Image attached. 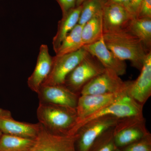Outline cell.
<instances>
[{
	"mask_svg": "<svg viewBox=\"0 0 151 151\" xmlns=\"http://www.w3.org/2000/svg\"><path fill=\"white\" fill-rule=\"evenodd\" d=\"M82 7L81 5L71 10L63 15L62 18L58 22L57 31L52 39V46L55 52H56L68 33L78 24Z\"/></svg>",
	"mask_w": 151,
	"mask_h": 151,
	"instance_id": "obj_17",
	"label": "cell"
},
{
	"mask_svg": "<svg viewBox=\"0 0 151 151\" xmlns=\"http://www.w3.org/2000/svg\"><path fill=\"white\" fill-rule=\"evenodd\" d=\"M127 89L115 93L80 95L76 108L78 116L77 122L113 103L124 94H127Z\"/></svg>",
	"mask_w": 151,
	"mask_h": 151,
	"instance_id": "obj_13",
	"label": "cell"
},
{
	"mask_svg": "<svg viewBox=\"0 0 151 151\" xmlns=\"http://www.w3.org/2000/svg\"><path fill=\"white\" fill-rule=\"evenodd\" d=\"M141 73L135 81H130L127 94L144 106L151 96V51L149 52Z\"/></svg>",
	"mask_w": 151,
	"mask_h": 151,
	"instance_id": "obj_12",
	"label": "cell"
},
{
	"mask_svg": "<svg viewBox=\"0 0 151 151\" xmlns=\"http://www.w3.org/2000/svg\"><path fill=\"white\" fill-rule=\"evenodd\" d=\"M114 128L107 131L98 138L94 143L90 151H115L117 147L113 139Z\"/></svg>",
	"mask_w": 151,
	"mask_h": 151,
	"instance_id": "obj_23",
	"label": "cell"
},
{
	"mask_svg": "<svg viewBox=\"0 0 151 151\" xmlns=\"http://www.w3.org/2000/svg\"><path fill=\"white\" fill-rule=\"evenodd\" d=\"M151 134L124 147V151H151Z\"/></svg>",
	"mask_w": 151,
	"mask_h": 151,
	"instance_id": "obj_24",
	"label": "cell"
},
{
	"mask_svg": "<svg viewBox=\"0 0 151 151\" xmlns=\"http://www.w3.org/2000/svg\"><path fill=\"white\" fill-rule=\"evenodd\" d=\"M103 41L108 49L119 59L129 60L133 67L140 70L147 51L142 42L127 31L104 33Z\"/></svg>",
	"mask_w": 151,
	"mask_h": 151,
	"instance_id": "obj_1",
	"label": "cell"
},
{
	"mask_svg": "<svg viewBox=\"0 0 151 151\" xmlns=\"http://www.w3.org/2000/svg\"><path fill=\"white\" fill-rule=\"evenodd\" d=\"M0 77H1V75H0Z\"/></svg>",
	"mask_w": 151,
	"mask_h": 151,
	"instance_id": "obj_32",
	"label": "cell"
},
{
	"mask_svg": "<svg viewBox=\"0 0 151 151\" xmlns=\"http://www.w3.org/2000/svg\"><path fill=\"white\" fill-rule=\"evenodd\" d=\"M87 0H76V7L81 5L84 2Z\"/></svg>",
	"mask_w": 151,
	"mask_h": 151,
	"instance_id": "obj_29",
	"label": "cell"
},
{
	"mask_svg": "<svg viewBox=\"0 0 151 151\" xmlns=\"http://www.w3.org/2000/svg\"><path fill=\"white\" fill-rule=\"evenodd\" d=\"M59 5L62 16L76 7V0H55Z\"/></svg>",
	"mask_w": 151,
	"mask_h": 151,
	"instance_id": "obj_26",
	"label": "cell"
},
{
	"mask_svg": "<svg viewBox=\"0 0 151 151\" xmlns=\"http://www.w3.org/2000/svg\"><path fill=\"white\" fill-rule=\"evenodd\" d=\"M40 124L19 122L13 118L10 111L0 108V131L3 134L35 139Z\"/></svg>",
	"mask_w": 151,
	"mask_h": 151,
	"instance_id": "obj_14",
	"label": "cell"
},
{
	"mask_svg": "<svg viewBox=\"0 0 151 151\" xmlns=\"http://www.w3.org/2000/svg\"><path fill=\"white\" fill-rule=\"evenodd\" d=\"M105 70L97 58L88 52L83 60L66 76L64 85L72 92L80 95L84 86L102 74Z\"/></svg>",
	"mask_w": 151,
	"mask_h": 151,
	"instance_id": "obj_4",
	"label": "cell"
},
{
	"mask_svg": "<svg viewBox=\"0 0 151 151\" xmlns=\"http://www.w3.org/2000/svg\"><path fill=\"white\" fill-rule=\"evenodd\" d=\"M37 115L40 124L57 134H72L78 120L76 108L50 103H39Z\"/></svg>",
	"mask_w": 151,
	"mask_h": 151,
	"instance_id": "obj_2",
	"label": "cell"
},
{
	"mask_svg": "<svg viewBox=\"0 0 151 151\" xmlns=\"http://www.w3.org/2000/svg\"><path fill=\"white\" fill-rule=\"evenodd\" d=\"M127 31L138 38L149 52L151 51V19L134 18Z\"/></svg>",
	"mask_w": 151,
	"mask_h": 151,
	"instance_id": "obj_18",
	"label": "cell"
},
{
	"mask_svg": "<svg viewBox=\"0 0 151 151\" xmlns=\"http://www.w3.org/2000/svg\"><path fill=\"white\" fill-rule=\"evenodd\" d=\"M52 57L50 54L47 45H42L35 68L27 80L28 86L32 91L37 94L50 73L52 66Z\"/></svg>",
	"mask_w": 151,
	"mask_h": 151,
	"instance_id": "obj_16",
	"label": "cell"
},
{
	"mask_svg": "<svg viewBox=\"0 0 151 151\" xmlns=\"http://www.w3.org/2000/svg\"><path fill=\"white\" fill-rule=\"evenodd\" d=\"M76 134L60 135L52 133L40 124L39 132L29 151H76Z\"/></svg>",
	"mask_w": 151,
	"mask_h": 151,
	"instance_id": "obj_8",
	"label": "cell"
},
{
	"mask_svg": "<svg viewBox=\"0 0 151 151\" xmlns=\"http://www.w3.org/2000/svg\"><path fill=\"white\" fill-rule=\"evenodd\" d=\"M130 81H124L114 71L105 69L81 89L80 95H94L115 93L126 90Z\"/></svg>",
	"mask_w": 151,
	"mask_h": 151,
	"instance_id": "obj_9",
	"label": "cell"
},
{
	"mask_svg": "<svg viewBox=\"0 0 151 151\" xmlns=\"http://www.w3.org/2000/svg\"><path fill=\"white\" fill-rule=\"evenodd\" d=\"M121 119L113 116L97 118L82 126L76 133L78 151H90L95 142L104 133L114 128Z\"/></svg>",
	"mask_w": 151,
	"mask_h": 151,
	"instance_id": "obj_6",
	"label": "cell"
},
{
	"mask_svg": "<svg viewBox=\"0 0 151 151\" xmlns=\"http://www.w3.org/2000/svg\"><path fill=\"white\" fill-rule=\"evenodd\" d=\"M37 94L39 103H50L76 108L80 95L64 85H42Z\"/></svg>",
	"mask_w": 151,
	"mask_h": 151,
	"instance_id": "obj_11",
	"label": "cell"
},
{
	"mask_svg": "<svg viewBox=\"0 0 151 151\" xmlns=\"http://www.w3.org/2000/svg\"><path fill=\"white\" fill-rule=\"evenodd\" d=\"M83 48L95 57L105 69L115 72L120 76L127 72V65L125 61L119 59L105 45L103 38L91 44L85 45Z\"/></svg>",
	"mask_w": 151,
	"mask_h": 151,
	"instance_id": "obj_15",
	"label": "cell"
},
{
	"mask_svg": "<svg viewBox=\"0 0 151 151\" xmlns=\"http://www.w3.org/2000/svg\"><path fill=\"white\" fill-rule=\"evenodd\" d=\"M104 1L106 2L113 3L122 6L131 12L130 8L132 0H104Z\"/></svg>",
	"mask_w": 151,
	"mask_h": 151,
	"instance_id": "obj_27",
	"label": "cell"
},
{
	"mask_svg": "<svg viewBox=\"0 0 151 151\" xmlns=\"http://www.w3.org/2000/svg\"><path fill=\"white\" fill-rule=\"evenodd\" d=\"M103 35L102 11L84 24L81 32L84 45L91 44L100 40Z\"/></svg>",
	"mask_w": 151,
	"mask_h": 151,
	"instance_id": "obj_19",
	"label": "cell"
},
{
	"mask_svg": "<svg viewBox=\"0 0 151 151\" xmlns=\"http://www.w3.org/2000/svg\"><path fill=\"white\" fill-rule=\"evenodd\" d=\"M122 151L121 150H119V149H118V148H116V150H115V151Z\"/></svg>",
	"mask_w": 151,
	"mask_h": 151,
	"instance_id": "obj_31",
	"label": "cell"
},
{
	"mask_svg": "<svg viewBox=\"0 0 151 151\" xmlns=\"http://www.w3.org/2000/svg\"><path fill=\"white\" fill-rule=\"evenodd\" d=\"M3 134V133H2L1 131H0V139H1V137L2 135Z\"/></svg>",
	"mask_w": 151,
	"mask_h": 151,
	"instance_id": "obj_30",
	"label": "cell"
},
{
	"mask_svg": "<svg viewBox=\"0 0 151 151\" xmlns=\"http://www.w3.org/2000/svg\"><path fill=\"white\" fill-rule=\"evenodd\" d=\"M134 18L124 7L104 2L102 10L103 34L127 31Z\"/></svg>",
	"mask_w": 151,
	"mask_h": 151,
	"instance_id": "obj_10",
	"label": "cell"
},
{
	"mask_svg": "<svg viewBox=\"0 0 151 151\" xmlns=\"http://www.w3.org/2000/svg\"><path fill=\"white\" fill-rule=\"evenodd\" d=\"M35 139L3 134L0 139V151H29Z\"/></svg>",
	"mask_w": 151,
	"mask_h": 151,
	"instance_id": "obj_21",
	"label": "cell"
},
{
	"mask_svg": "<svg viewBox=\"0 0 151 151\" xmlns=\"http://www.w3.org/2000/svg\"><path fill=\"white\" fill-rule=\"evenodd\" d=\"M143 106L126 94L116 101L78 121L71 134H75L84 124L92 120L105 116H113L119 119L143 116Z\"/></svg>",
	"mask_w": 151,
	"mask_h": 151,
	"instance_id": "obj_3",
	"label": "cell"
},
{
	"mask_svg": "<svg viewBox=\"0 0 151 151\" xmlns=\"http://www.w3.org/2000/svg\"><path fill=\"white\" fill-rule=\"evenodd\" d=\"M104 0H87L82 4L78 24L84 25L103 10Z\"/></svg>",
	"mask_w": 151,
	"mask_h": 151,
	"instance_id": "obj_22",
	"label": "cell"
},
{
	"mask_svg": "<svg viewBox=\"0 0 151 151\" xmlns=\"http://www.w3.org/2000/svg\"><path fill=\"white\" fill-rule=\"evenodd\" d=\"M135 18L151 19V0H142Z\"/></svg>",
	"mask_w": 151,
	"mask_h": 151,
	"instance_id": "obj_25",
	"label": "cell"
},
{
	"mask_svg": "<svg viewBox=\"0 0 151 151\" xmlns=\"http://www.w3.org/2000/svg\"><path fill=\"white\" fill-rule=\"evenodd\" d=\"M144 116L121 119L113 130L116 147H124L150 134Z\"/></svg>",
	"mask_w": 151,
	"mask_h": 151,
	"instance_id": "obj_5",
	"label": "cell"
},
{
	"mask_svg": "<svg viewBox=\"0 0 151 151\" xmlns=\"http://www.w3.org/2000/svg\"><path fill=\"white\" fill-rule=\"evenodd\" d=\"M83 26L78 24L68 33L55 52L56 55L71 53L83 47L81 32Z\"/></svg>",
	"mask_w": 151,
	"mask_h": 151,
	"instance_id": "obj_20",
	"label": "cell"
},
{
	"mask_svg": "<svg viewBox=\"0 0 151 151\" xmlns=\"http://www.w3.org/2000/svg\"><path fill=\"white\" fill-rule=\"evenodd\" d=\"M142 0H132L130 6V12L134 17L137 14L139 8Z\"/></svg>",
	"mask_w": 151,
	"mask_h": 151,
	"instance_id": "obj_28",
	"label": "cell"
},
{
	"mask_svg": "<svg viewBox=\"0 0 151 151\" xmlns=\"http://www.w3.org/2000/svg\"><path fill=\"white\" fill-rule=\"evenodd\" d=\"M88 53L82 47L71 53L53 57L51 71L42 85H64L66 76Z\"/></svg>",
	"mask_w": 151,
	"mask_h": 151,
	"instance_id": "obj_7",
	"label": "cell"
}]
</instances>
